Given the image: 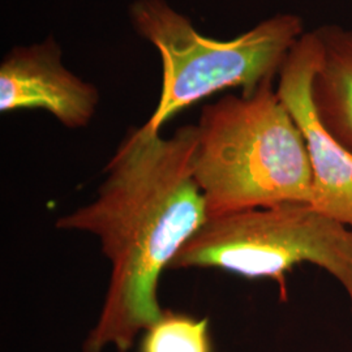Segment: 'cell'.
<instances>
[{
    "instance_id": "obj_1",
    "label": "cell",
    "mask_w": 352,
    "mask_h": 352,
    "mask_svg": "<svg viewBox=\"0 0 352 352\" xmlns=\"http://www.w3.org/2000/svg\"><path fill=\"white\" fill-rule=\"evenodd\" d=\"M196 145V124L171 138L146 123L129 128L96 197L56 221L59 230L94 235L110 263L104 300L82 352H126L162 315L160 278L208 219L193 176Z\"/></svg>"
},
{
    "instance_id": "obj_2",
    "label": "cell",
    "mask_w": 352,
    "mask_h": 352,
    "mask_svg": "<svg viewBox=\"0 0 352 352\" xmlns=\"http://www.w3.org/2000/svg\"><path fill=\"white\" fill-rule=\"evenodd\" d=\"M274 80L202 107L193 176L208 218L314 200L311 160Z\"/></svg>"
},
{
    "instance_id": "obj_3",
    "label": "cell",
    "mask_w": 352,
    "mask_h": 352,
    "mask_svg": "<svg viewBox=\"0 0 352 352\" xmlns=\"http://www.w3.org/2000/svg\"><path fill=\"white\" fill-rule=\"evenodd\" d=\"M128 16L135 32L161 56L162 89L145 122L158 132L180 111L219 91L239 88L251 94L274 80L305 33L300 16L279 13L232 39L209 38L167 0H135Z\"/></svg>"
},
{
    "instance_id": "obj_4",
    "label": "cell",
    "mask_w": 352,
    "mask_h": 352,
    "mask_svg": "<svg viewBox=\"0 0 352 352\" xmlns=\"http://www.w3.org/2000/svg\"><path fill=\"white\" fill-rule=\"evenodd\" d=\"M302 264L336 278L352 305V230L307 202L208 218L170 269L213 267L250 279L269 278L287 300L286 277Z\"/></svg>"
},
{
    "instance_id": "obj_5",
    "label": "cell",
    "mask_w": 352,
    "mask_h": 352,
    "mask_svg": "<svg viewBox=\"0 0 352 352\" xmlns=\"http://www.w3.org/2000/svg\"><path fill=\"white\" fill-rule=\"evenodd\" d=\"M321 62L317 30L305 32L278 74L277 94L299 126L312 166V205L352 230V153L340 145L318 118L314 80Z\"/></svg>"
},
{
    "instance_id": "obj_6",
    "label": "cell",
    "mask_w": 352,
    "mask_h": 352,
    "mask_svg": "<svg viewBox=\"0 0 352 352\" xmlns=\"http://www.w3.org/2000/svg\"><path fill=\"white\" fill-rule=\"evenodd\" d=\"M100 90L63 64V51L52 36L16 46L0 63V111L43 110L60 124L80 129L90 124L100 106Z\"/></svg>"
},
{
    "instance_id": "obj_7",
    "label": "cell",
    "mask_w": 352,
    "mask_h": 352,
    "mask_svg": "<svg viewBox=\"0 0 352 352\" xmlns=\"http://www.w3.org/2000/svg\"><path fill=\"white\" fill-rule=\"evenodd\" d=\"M321 62L314 80V102L327 131L352 153V29L325 25L316 29Z\"/></svg>"
},
{
    "instance_id": "obj_8",
    "label": "cell",
    "mask_w": 352,
    "mask_h": 352,
    "mask_svg": "<svg viewBox=\"0 0 352 352\" xmlns=\"http://www.w3.org/2000/svg\"><path fill=\"white\" fill-rule=\"evenodd\" d=\"M140 352H214L209 318L164 309L142 333Z\"/></svg>"
}]
</instances>
